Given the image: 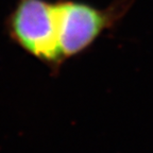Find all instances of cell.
Masks as SVG:
<instances>
[{"instance_id": "obj_2", "label": "cell", "mask_w": 153, "mask_h": 153, "mask_svg": "<svg viewBox=\"0 0 153 153\" xmlns=\"http://www.w3.org/2000/svg\"><path fill=\"white\" fill-rule=\"evenodd\" d=\"M55 9L64 61L85 50L106 25V17L101 11L84 3L60 2L55 4Z\"/></svg>"}, {"instance_id": "obj_1", "label": "cell", "mask_w": 153, "mask_h": 153, "mask_svg": "<svg viewBox=\"0 0 153 153\" xmlns=\"http://www.w3.org/2000/svg\"><path fill=\"white\" fill-rule=\"evenodd\" d=\"M9 34L27 53L51 69L64 61L59 42L55 4L45 0H20L9 18Z\"/></svg>"}]
</instances>
